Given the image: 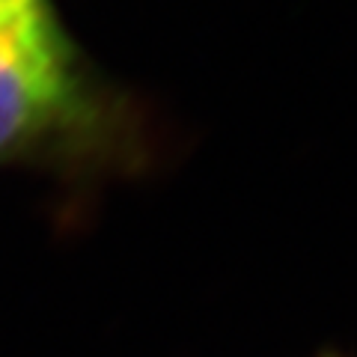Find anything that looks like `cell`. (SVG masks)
I'll list each match as a JSON object with an SVG mask.
<instances>
[{
  "instance_id": "6da1fadb",
  "label": "cell",
  "mask_w": 357,
  "mask_h": 357,
  "mask_svg": "<svg viewBox=\"0 0 357 357\" xmlns=\"http://www.w3.org/2000/svg\"><path fill=\"white\" fill-rule=\"evenodd\" d=\"M155 152L149 110L89 60L51 0L0 15V167L102 185L140 176Z\"/></svg>"
},
{
  "instance_id": "7a4b0ae2",
  "label": "cell",
  "mask_w": 357,
  "mask_h": 357,
  "mask_svg": "<svg viewBox=\"0 0 357 357\" xmlns=\"http://www.w3.org/2000/svg\"><path fill=\"white\" fill-rule=\"evenodd\" d=\"M24 3H30V0H0V9H18Z\"/></svg>"
},
{
  "instance_id": "3957f363",
  "label": "cell",
  "mask_w": 357,
  "mask_h": 357,
  "mask_svg": "<svg viewBox=\"0 0 357 357\" xmlns=\"http://www.w3.org/2000/svg\"><path fill=\"white\" fill-rule=\"evenodd\" d=\"M3 13H13V9H0V15H3Z\"/></svg>"
},
{
  "instance_id": "277c9868",
  "label": "cell",
  "mask_w": 357,
  "mask_h": 357,
  "mask_svg": "<svg viewBox=\"0 0 357 357\" xmlns=\"http://www.w3.org/2000/svg\"><path fill=\"white\" fill-rule=\"evenodd\" d=\"M328 357H337V354H328Z\"/></svg>"
}]
</instances>
